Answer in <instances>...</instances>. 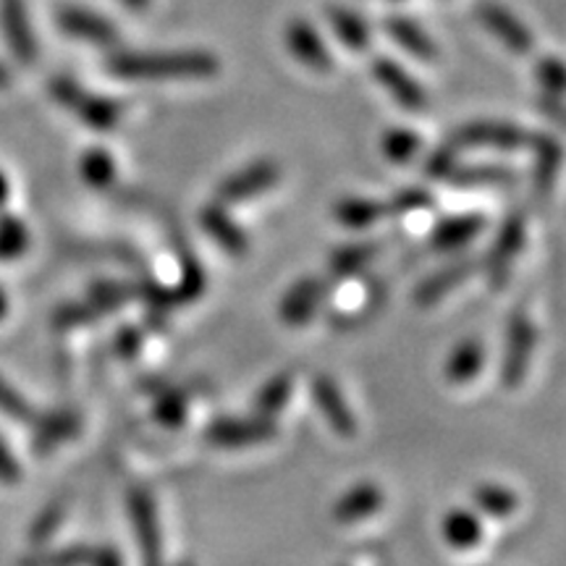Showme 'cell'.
<instances>
[{
  "instance_id": "cb8c5ba5",
  "label": "cell",
  "mask_w": 566,
  "mask_h": 566,
  "mask_svg": "<svg viewBox=\"0 0 566 566\" xmlns=\"http://www.w3.org/2000/svg\"><path fill=\"white\" fill-rule=\"evenodd\" d=\"M336 218L338 223L346 226V229H370L373 223L384 221L388 216V205L378 200H367V197H346L336 205Z\"/></svg>"
},
{
  "instance_id": "30bf717a",
  "label": "cell",
  "mask_w": 566,
  "mask_h": 566,
  "mask_svg": "<svg viewBox=\"0 0 566 566\" xmlns=\"http://www.w3.org/2000/svg\"><path fill=\"white\" fill-rule=\"evenodd\" d=\"M325 296H328V281L313 279V275L296 281L281 300V307H279L281 321L286 325L310 323L315 317L317 310H321Z\"/></svg>"
},
{
  "instance_id": "6da1fadb",
  "label": "cell",
  "mask_w": 566,
  "mask_h": 566,
  "mask_svg": "<svg viewBox=\"0 0 566 566\" xmlns=\"http://www.w3.org/2000/svg\"><path fill=\"white\" fill-rule=\"evenodd\" d=\"M108 71L124 80H179V76L218 74V59L205 51L171 53H118L108 61Z\"/></svg>"
},
{
  "instance_id": "9c48e42d",
  "label": "cell",
  "mask_w": 566,
  "mask_h": 566,
  "mask_svg": "<svg viewBox=\"0 0 566 566\" xmlns=\"http://www.w3.org/2000/svg\"><path fill=\"white\" fill-rule=\"evenodd\" d=\"M525 237H527V221L522 216H516V212L514 216H509L504 226H501V231L495 233L493 247L485 260L488 273H491V279L495 283L506 281L509 268H512L516 254H520L522 247H525Z\"/></svg>"
},
{
  "instance_id": "8fae6325",
  "label": "cell",
  "mask_w": 566,
  "mask_h": 566,
  "mask_svg": "<svg viewBox=\"0 0 566 566\" xmlns=\"http://www.w3.org/2000/svg\"><path fill=\"white\" fill-rule=\"evenodd\" d=\"M313 399L317 409H321L325 422L336 430L338 436L352 438L357 433V420H354L349 405H346L342 388L331 375H317L313 380Z\"/></svg>"
},
{
  "instance_id": "f1b7e54d",
  "label": "cell",
  "mask_w": 566,
  "mask_h": 566,
  "mask_svg": "<svg viewBox=\"0 0 566 566\" xmlns=\"http://www.w3.org/2000/svg\"><path fill=\"white\" fill-rule=\"evenodd\" d=\"M30 250V229L21 218L3 212L0 216V263H11Z\"/></svg>"
},
{
  "instance_id": "f546056e",
  "label": "cell",
  "mask_w": 566,
  "mask_h": 566,
  "mask_svg": "<svg viewBox=\"0 0 566 566\" xmlns=\"http://www.w3.org/2000/svg\"><path fill=\"white\" fill-rule=\"evenodd\" d=\"M535 187L537 192H548V187L554 184V176L558 171V163H562V147L556 139L551 137H535Z\"/></svg>"
},
{
  "instance_id": "4316f807",
  "label": "cell",
  "mask_w": 566,
  "mask_h": 566,
  "mask_svg": "<svg viewBox=\"0 0 566 566\" xmlns=\"http://www.w3.org/2000/svg\"><path fill=\"white\" fill-rule=\"evenodd\" d=\"M80 174L92 189H111L116 181V160L103 147H92L80 158Z\"/></svg>"
},
{
  "instance_id": "e575fe53",
  "label": "cell",
  "mask_w": 566,
  "mask_h": 566,
  "mask_svg": "<svg viewBox=\"0 0 566 566\" xmlns=\"http://www.w3.org/2000/svg\"><path fill=\"white\" fill-rule=\"evenodd\" d=\"M66 512H69L66 499H53L51 504L34 516L32 530H30V541L34 546H40V543H45L48 537L55 535V530H59L63 525V520H66Z\"/></svg>"
},
{
  "instance_id": "7a4b0ae2",
  "label": "cell",
  "mask_w": 566,
  "mask_h": 566,
  "mask_svg": "<svg viewBox=\"0 0 566 566\" xmlns=\"http://www.w3.org/2000/svg\"><path fill=\"white\" fill-rule=\"evenodd\" d=\"M51 95L55 97V103L69 108L76 118H82L95 132L116 129L118 118H122V105L116 101L103 95H92V92L82 90L69 76H59V80L51 82Z\"/></svg>"
},
{
  "instance_id": "bcb514c9",
  "label": "cell",
  "mask_w": 566,
  "mask_h": 566,
  "mask_svg": "<svg viewBox=\"0 0 566 566\" xmlns=\"http://www.w3.org/2000/svg\"><path fill=\"white\" fill-rule=\"evenodd\" d=\"M90 566H124V562H122V554H118L116 548L105 546V548L92 551Z\"/></svg>"
},
{
  "instance_id": "c3c4849f",
  "label": "cell",
  "mask_w": 566,
  "mask_h": 566,
  "mask_svg": "<svg viewBox=\"0 0 566 566\" xmlns=\"http://www.w3.org/2000/svg\"><path fill=\"white\" fill-rule=\"evenodd\" d=\"M147 3H150V0H122L124 9H129V11H142V9H147Z\"/></svg>"
},
{
  "instance_id": "ab89813d",
  "label": "cell",
  "mask_w": 566,
  "mask_h": 566,
  "mask_svg": "<svg viewBox=\"0 0 566 566\" xmlns=\"http://www.w3.org/2000/svg\"><path fill=\"white\" fill-rule=\"evenodd\" d=\"M97 315H101V313H97V310L92 307L90 302L87 304H84V302H69V304H63V307L55 310L53 325H55V331L80 328V325L95 321Z\"/></svg>"
},
{
  "instance_id": "603a6c76",
  "label": "cell",
  "mask_w": 566,
  "mask_h": 566,
  "mask_svg": "<svg viewBox=\"0 0 566 566\" xmlns=\"http://www.w3.org/2000/svg\"><path fill=\"white\" fill-rule=\"evenodd\" d=\"M483 365L485 346L480 344L478 338H467V342L457 344L454 352H451L449 363H446V378L457 386L470 384V380H475L478 373L483 370Z\"/></svg>"
},
{
  "instance_id": "8d00e7d4",
  "label": "cell",
  "mask_w": 566,
  "mask_h": 566,
  "mask_svg": "<svg viewBox=\"0 0 566 566\" xmlns=\"http://www.w3.org/2000/svg\"><path fill=\"white\" fill-rule=\"evenodd\" d=\"M420 147L422 139L409 129H391L386 132L384 137V153L386 158L394 163H409L417 153H420Z\"/></svg>"
},
{
  "instance_id": "44dd1931",
  "label": "cell",
  "mask_w": 566,
  "mask_h": 566,
  "mask_svg": "<svg viewBox=\"0 0 566 566\" xmlns=\"http://www.w3.org/2000/svg\"><path fill=\"white\" fill-rule=\"evenodd\" d=\"M443 537L451 548L470 551L483 541V522L472 509H451L443 516Z\"/></svg>"
},
{
  "instance_id": "f6af8a7d",
  "label": "cell",
  "mask_w": 566,
  "mask_h": 566,
  "mask_svg": "<svg viewBox=\"0 0 566 566\" xmlns=\"http://www.w3.org/2000/svg\"><path fill=\"white\" fill-rule=\"evenodd\" d=\"M142 342H145L142 331L134 328V325H126V328L118 331V336H116L118 357H124V359L137 357L139 349H142Z\"/></svg>"
},
{
  "instance_id": "484cf974",
  "label": "cell",
  "mask_w": 566,
  "mask_h": 566,
  "mask_svg": "<svg viewBox=\"0 0 566 566\" xmlns=\"http://www.w3.org/2000/svg\"><path fill=\"white\" fill-rule=\"evenodd\" d=\"M472 501H475V506L480 509V512L488 516H495V520L512 516L516 512V506H520V499H516V493L512 491V488L493 485V483L478 485L475 493H472Z\"/></svg>"
},
{
  "instance_id": "836d02e7",
  "label": "cell",
  "mask_w": 566,
  "mask_h": 566,
  "mask_svg": "<svg viewBox=\"0 0 566 566\" xmlns=\"http://www.w3.org/2000/svg\"><path fill=\"white\" fill-rule=\"evenodd\" d=\"M92 548L84 543L66 548H53V551H38V554L21 558L19 566H84L90 564Z\"/></svg>"
},
{
  "instance_id": "9a60e30c",
  "label": "cell",
  "mask_w": 566,
  "mask_h": 566,
  "mask_svg": "<svg viewBox=\"0 0 566 566\" xmlns=\"http://www.w3.org/2000/svg\"><path fill=\"white\" fill-rule=\"evenodd\" d=\"M480 19L499 38L512 53H530L533 51V34L512 11H506L499 3H485L480 9Z\"/></svg>"
},
{
  "instance_id": "5b68a950",
  "label": "cell",
  "mask_w": 566,
  "mask_h": 566,
  "mask_svg": "<svg viewBox=\"0 0 566 566\" xmlns=\"http://www.w3.org/2000/svg\"><path fill=\"white\" fill-rule=\"evenodd\" d=\"M535 349V325L525 313H514L509 321L506 354L501 363V384L506 388H516L525 380L530 357Z\"/></svg>"
},
{
  "instance_id": "d6986e66",
  "label": "cell",
  "mask_w": 566,
  "mask_h": 566,
  "mask_svg": "<svg viewBox=\"0 0 566 566\" xmlns=\"http://www.w3.org/2000/svg\"><path fill=\"white\" fill-rule=\"evenodd\" d=\"M380 506H384V491L375 483H357L336 501L334 520L342 522V525H349V522L373 516Z\"/></svg>"
},
{
  "instance_id": "f35d334b",
  "label": "cell",
  "mask_w": 566,
  "mask_h": 566,
  "mask_svg": "<svg viewBox=\"0 0 566 566\" xmlns=\"http://www.w3.org/2000/svg\"><path fill=\"white\" fill-rule=\"evenodd\" d=\"M205 292V275L202 268L195 263L192 254H184V263H181V283L179 289L174 292V302H195L197 296Z\"/></svg>"
},
{
  "instance_id": "b9f144b4",
  "label": "cell",
  "mask_w": 566,
  "mask_h": 566,
  "mask_svg": "<svg viewBox=\"0 0 566 566\" xmlns=\"http://www.w3.org/2000/svg\"><path fill=\"white\" fill-rule=\"evenodd\" d=\"M537 82L551 97H562L564 92V66L558 59H543L537 63Z\"/></svg>"
},
{
  "instance_id": "60d3db41",
  "label": "cell",
  "mask_w": 566,
  "mask_h": 566,
  "mask_svg": "<svg viewBox=\"0 0 566 566\" xmlns=\"http://www.w3.org/2000/svg\"><path fill=\"white\" fill-rule=\"evenodd\" d=\"M388 205V216H399V212H415V210H428L433 205V195L428 189L420 187H407L394 197Z\"/></svg>"
},
{
  "instance_id": "ee69618b",
  "label": "cell",
  "mask_w": 566,
  "mask_h": 566,
  "mask_svg": "<svg viewBox=\"0 0 566 566\" xmlns=\"http://www.w3.org/2000/svg\"><path fill=\"white\" fill-rule=\"evenodd\" d=\"M454 166H457V150L451 145H446L428 158V176H433V179H446Z\"/></svg>"
},
{
  "instance_id": "2e32d148",
  "label": "cell",
  "mask_w": 566,
  "mask_h": 566,
  "mask_svg": "<svg viewBox=\"0 0 566 566\" xmlns=\"http://www.w3.org/2000/svg\"><path fill=\"white\" fill-rule=\"evenodd\" d=\"M0 17H3V30L6 38H9L11 51L24 63L34 61V55H38V42H34V32L30 17H27L24 0H0Z\"/></svg>"
},
{
  "instance_id": "52a82bcc",
  "label": "cell",
  "mask_w": 566,
  "mask_h": 566,
  "mask_svg": "<svg viewBox=\"0 0 566 566\" xmlns=\"http://www.w3.org/2000/svg\"><path fill=\"white\" fill-rule=\"evenodd\" d=\"M279 176H281L279 163L273 160L250 163V166L242 168L239 174H231L229 179L221 181V187H218V202L233 205V202L252 200V197H260L263 192H268L275 181H279Z\"/></svg>"
},
{
  "instance_id": "4fadbf2b",
  "label": "cell",
  "mask_w": 566,
  "mask_h": 566,
  "mask_svg": "<svg viewBox=\"0 0 566 566\" xmlns=\"http://www.w3.org/2000/svg\"><path fill=\"white\" fill-rule=\"evenodd\" d=\"M286 48L307 69L331 71V66H334V59H331V53H328V48H325L321 32H317L313 24H307V21H304V19L289 21V27H286Z\"/></svg>"
},
{
  "instance_id": "ffe728a7",
  "label": "cell",
  "mask_w": 566,
  "mask_h": 566,
  "mask_svg": "<svg viewBox=\"0 0 566 566\" xmlns=\"http://www.w3.org/2000/svg\"><path fill=\"white\" fill-rule=\"evenodd\" d=\"M34 449L53 451L55 446L69 441L80 430V417L69 409H55V412L42 415V420H34Z\"/></svg>"
},
{
  "instance_id": "7bdbcfd3",
  "label": "cell",
  "mask_w": 566,
  "mask_h": 566,
  "mask_svg": "<svg viewBox=\"0 0 566 566\" xmlns=\"http://www.w3.org/2000/svg\"><path fill=\"white\" fill-rule=\"evenodd\" d=\"M21 478H24V470H21L19 459L13 457V451L6 446L3 438H0V483L17 485Z\"/></svg>"
},
{
  "instance_id": "277c9868",
  "label": "cell",
  "mask_w": 566,
  "mask_h": 566,
  "mask_svg": "<svg viewBox=\"0 0 566 566\" xmlns=\"http://www.w3.org/2000/svg\"><path fill=\"white\" fill-rule=\"evenodd\" d=\"M535 137L520 126L506 122H472L462 126L449 142L454 150L462 147H493V150H525L533 147Z\"/></svg>"
},
{
  "instance_id": "3957f363",
  "label": "cell",
  "mask_w": 566,
  "mask_h": 566,
  "mask_svg": "<svg viewBox=\"0 0 566 566\" xmlns=\"http://www.w3.org/2000/svg\"><path fill=\"white\" fill-rule=\"evenodd\" d=\"M279 433L273 417H218L205 430V438L218 449H247V446H258L271 441Z\"/></svg>"
},
{
  "instance_id": "7402d4cb",
  "label": "cell",
  "mask_w": 566,
  "mask_h": 566,
  "mask_svg": "<svg viewBox=\"0 0 566 566\" xmlns=\"http://www.w3.org/2000/svg\"><path fill=\"white\" fill-rule=\"evenodd\" d=\"M386 30H388V34H391L396 42H399L401 48H405L407 53L417 55V59L433 61L436 55H438V48H436L433 38H430V34L424 32L422 27L417 24V21H412V19H407V17H388L386 19Z\"/></svg>"
},
{
  "instance_id": "d4e9b609",
  "label": "cell",
  "mask_w": 566,
  "mask_h": 566,
  "mask_svg": "<svg viewBox=\"0 0 566 566\" xmlns=\"http://www.w3.org/2000/svg\"><path fill=\"white\" fill-rule=\"evenodd\" d=\"M328 19L334 32L338 34V40H342L349 51H365V48L370 45V30H367L365 21L354 11L334 6V9H328Z\"/></svg>"
},
{
  "instance_id": "f907efd6",
  "label": "cell",
  "mask_w": 566,
  "mask_h": 566,
  "mask_svg": "<svg viewBox=\"0 0 566 566\" xmlns=\"http://www.w3.org/2000/svg\"><path fill=\"white\" fill-rule=\"evenodd\" d=\"M6 82H9V74H6L3 69H0V87H6Z\"/></svg>"
},
{
  "instance_id": "4dcf8cb0",
  "label": "cell",
  "mask_w": 566,
  "mask_h": 566,
  "mask_svg": "<svg viewBox=\"0 0 566 566\" xmlns=\"http://www.w3.org/2000/svg\"><path fill=\"white\" fill-rule=\"evenodd\" d=\"M137 296V283H124V281H97L90 289V304L97 313H111L118 310L122 304Z\"/></svg>"
},
{
  "instance_id": "5bb4252c",
  "label": "cell",
  "mask_w": 566,
  "mask_h": 566,
  "mask_svg": "<svg viewBox=\"0 0 566 566\" xmlns=\"http://www.w3.org/2000/svg\"><path fill=\"white\" fill-rule=\"evenodd\" d=\"M59 21L61 30L69 32L71 38L95 42V45H113L118 40V30L111 19H105L90 9H80V6L63 9Z\"/></svg>"
},
{
  "instance_id": "681fc988",
  "label": "cell",
  "mask_w": 566,
  "mask_h": 566,
  "mask_svg": "<svg viewBox=\"0 0 566 566\" xmlns=\"http://www.w3.org/2000/svg\"><path fill=\"white\" fill-rule=\"evenodd\" d=\"M6 313H9V294H6V289L0 286V321H3Z\"/></svg>"
},
{
  "instance_id": "d590c367",
  "label": "cell",
  "mask_w": 566,
  "mask_h": 566,
  "mask_svg": "<svg viewBox=\"0 0 566 566\" xmlns=\"http://www.w3.org/2000/svg\"><path fill=\"white\" fill-rule=\"evenodd\" d=\"M187 407H189L187 394L171 388V391L158 396V401H155L153 407V415L163 428H181L184 420H187Z\"/></svg>"
},
{
  "instance_id": "74e56055",
  "label": "cell",
  "mask_w": 566,
  "mask_h": 566,
  "mask_svg": "<svg viewBox=\"0 0 566 566\" xmlns=\"http://www.w3.org/2000/svg\"><path fill=\"white\" fill-rule=\"evenodd\" d=\"M0 412H6L11 420L17 422H34L38 420V412L30 405V399H24V394H19L9 380L0 375Z\"/></svg>"
},
{
  "instance_id": "7c38bea8",
  "label": "cell",
  "mask_w": 566,
  "mask_h": 566,
  "mask_svg": "<svg viewBox=\"0 0 566 566\" xmlns=\"http://www.w3.org/2000/svg\"><path fill=\"white\" fill-rule=\"evenodd\" d=\"M200 226L205 229V233H208V237L212 239V242L221 247L226 254H233V258H244L247 250H250V239H247L242 226L233 221L229 212L223 210L221 202L202 208Z\"/></svg>"
},
{
  "instance_id": "ac0fdd59",
  "label": "cell",
  "mask_w": 566,
  "mask_h": 566,
  "mask_svg": "<svg viewBox=\"0 0 566 566\" xmlns=\"http://www.w3.org/2000/svg\"><path fill=\"white\" fill-rule=\"evenodd\" d=\"M483 229H485V218L478 216V212L443 218V221L433 229L430 242H433L438 252H454V250H462V247L470 244Z\"/></svg>"
},
{
  "instance_id": "ba28073f",
  "label": "cell",
  "mask_w": 566,
  "mask_h": 566,
  "mask_svg": "<svg viewBox=\"0 0 566 566\" xmlns=\"http://www.w3.org/2000/svg\"><path fill=\"white\" fill-rule=\"evenodd\" d=\"M373 76L380 84H384L388 95H391L394 101L401 105V108L415 111V113L428 108V95H424L422 84L417 82L405 66H399L396 61L386 59V55L375 59L373 61Z\"/></svg>"
},
{
  "instance_id": "e0dca14e",
  "label": "cell",
  "mask_w": 566,
  "mask_h": 566,
  "mask_svg": "<svg viewBox=\"0 0 566 566\" xmlns=\"http://www.w3.org/2000/svg\"><path fill=\"white\" fill-rule=\"evenodd\" d=\"M475 271H478V260L472 258H462L457 260V263L441 268V271L430 275V279H424L420 286H417L415 302L422 304V307H430V304H436L441 296H446L451 289L470 279Z\"/></svg>"
},
{
  "instance_id": "8992f818",
  "label": "cell",
  "mask_w": 566,
  "mask_h": 566,
  "mask_svg": "<svg viewBox=\"0 0 566 566\" xmlns=\"http://www.w3.org/2000/svg\"><path fill=\"white\" fill-rule=\"evenodd\" d=\"M129 512L134 522V535H137L139 543L142 566H163L158 512H155L153 495L145 488H134L129 493Z\"/></svg>"
},
{
  "instance_id": "83f0119b",
  "label": "cell",
  "mask_w": 566,
  "mask_h": 566,
  "mask_svg": "<svg viewBox=\"0 0 566 566\" xmlns=\"http://www.w3.org/2000/svg\"><path fill=\"white\" fill-rule=\"evenodd\" d=\"M380 247L373 242H357L338 247V250L331 254V275H354L363 268H367L378 258Z\"/></svg>"
},
{
  "instance_id": "7dc6e473",
  "label": "cell",
  "mask_w": 566,
  "mask_h": 566,
  "mask_svg": "<svg viewBox=\"0 0 566 566\" xmlns=\"http://www.w3.org/2000/svg\"><path fill=\"white\" fill-rule=\"evenodd\" d=\"M11 195V187H9V179H6V174L0 171V208H3L6 200H9Z\"/></svg>"
},
{
  "instance_id": "d6a6232c",
  "label": "cell",
  "mask_w": 566,
  "mask_h": 566,
  "mask_svg": "<svg viewBox=\"0 0 566 566\" xmlns=\"http://www.w3.org/2000/svg\"><path fill=\"white\" fill-rule=\"evenodd\" d=\"M446 181L457 187H483V184H509L514 181V174L501 166H457L446 176Z\"/></svg>"
},
{
  "instance_id": "1f68e13d",
  "label": "cell",
  "mask_w": 566,
  "mask_h": 566,
  "mask_svg": "<svg viewBox=\"0 0 566 566\" xmlns=\"http://www.w3.org/2000/svg\"><path fill=\"white\" fill-rule=\"evenodd\" d=\"M292 391H294L292 375H286V373L275 375V378H271L263 388H260L258 399H254V409H258V415H263V417H275L283 407L289 405Z\"/></svg>"
}]
</instances>
